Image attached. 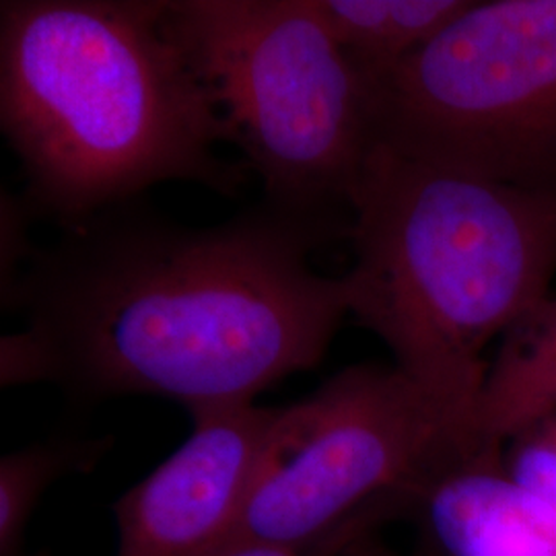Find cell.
Segmentation results:
<instances>
[{
  "mask_svg": "<svg viewBox=\"0 0 556 556\" xmlns=\"http://www.w3.org/2000/svg\"><path fill=\"white\" fill-rule=\"evenodd\" d=\"M0 220H2V305L11 307L15 291L20 287L21 277L27 264L34 258L36 250L29 241L27 229L34 220L29 208L21 199V194L2 192V206H0Z\"/></svg>",
  "mask_w": 556,
  "mask_h": 556,
  "instance_id": "4fadbf2b",
  "label": "cell"
},
{
  "mask_svg": "<svg viewBox=\"0 0 556 556\" xmlns=\"http://www.w3.org/2000/svg\"><path fill=\"white\" fill-rule=\"evenodd\" d=\"M338 238L260 202L186 227L139 200L38 248L0 340L2 388L54 383L79 402L161 396L190 415L248 406L314 369L349 318L342 277L312 254Z\"/></svg>",
  "mask_w": 556,
  "mask_h": 556,
  "instance_id": "6da1fadb",
  "label": "cell"
},
{
  "mask_svg": "<svg viewBox=\"0 0 556 556\" xmlns=\"http://www.w3.org/2000/svg\"><path fill=\"white\" fill-rule=\"evenodd\" d=\"M371 83L379 144L556 192V0H472Z\"/></svg>",
  "mask_w": 556,
  "mask_h": 556,
  "instance_id": "8992f818",
  "label": "cell"
},
{
  "mask_svg": "<svg viewBox=\"0 0 556 556\" xmlns=\"http://www.w3.org/2000/svg\"><path fill=\"white\" fill-rule=\"evenodd\" d=\"M349 239V316L383 340L404 376L472 425L484 349L548 298L556 277V192L376 142L351 197Z\"/></svg>",
  "mask_w": 556,
  "mask_h": 556,
  "instance_id": "3957f363",
  "label": "cell"
},
{
  "mask_svg": "<svg viewBox=\"0 0 556 556\" xmlns=\"http://www.w3.org/2000/svg\"><path fill=\"white\" fill-rule=\"evenodd\" d=\"M340 544L328 546V548H316V551H299V548H285V546H273V544H236L211 556H332Z\"/></svg>",
  "mask_w": 556,
  "mask_h": 556,
  "instance_id": "5bb4252c",
  "label": "cell"
},
{
  "mask_svg": "<svg viewBox=\"0 0 556 556\" xmlns=\"http://www.w3.org/2000/svg\"><path fill=\"white\" fill-rule=\"evenodd\" d=\"M0 130L21 199L60 229L163 181L241 192L245 163L169 15V0H4Z\"/></svg>",
  "mask_w": 556,
  "mask_h": 556,
  "instance_id": "7a4b0ae2",
  "label": "cell"
},
{
  "mask_svg": "<svg viewBox=\"0 0 556 556\" xmlns=\"http://www.w3.org/2000/svg\"><path fill=\"white\" fill-rule=\"evenodd\" d=\"M505 468L521 489L556 514V415L514 439Z\"/></svg>",
  "mask_w": 556,
  "mask_h": 556,
  "instance_id": "7c38bea8",
  "label": "cell"
},
{
  "mask_svg": "<svg viewBox=\"0 0 556 556\" xmlns=\"http://www.w3.org/2000/svg\"><path fill=\"white\" fill-rule=\"evenodd\" d=\"M429 556H556V514L509 477L503 447L472 441L406 498Z\"/></svg>",
  "mask_w": 556,
  "mask_h": 556,
  "instance_id": "ba28073f",
  "label": "cell"
},
{
  "mask_svg": "<svg viewBox=\"0 0 556 556\" xmlns=\"http://www.w3.org/2000/svg\"><path fill=\"white\" fill-rule=\"evenodd\" d=\"M114 438L46 439L0 459V556H21L27 523L41 495L62 477L89 475Z\"/></svg>",
  "mask_w": 556,
  "mask_h": 556,
  "instance_id": "8fae6325",
  "label": "cell"
},
{
  "mask_svg": "<svg viewBox=\"0 0 556 556\" xmlns=\"http://www.w3.org/2000/svg\"><path fill=\"white\" fill-rule=\"evenodd\" d=\"M332 556H404L388 548L383 542H379L378 538L374 536L371 530L358 532L355 536L346 538ZM415 556H429L425 553Z\"/></svg>",
  "mask_w": 556,
  "mask_h": 556,
  "instance_id": "9a60e30c",
  "label": "cell"
},
{
  "mask_svg": "<svg viewBox=\"0 0 556 556\" xmlns=\"http://www.w3.org/2000/svg\"><path fill=\"white\" fill-rule=\"evenodd\" d=\"M556 415V299H542L501 338L478 396L472 429L480 443L505 441Z\"/></svg>",
  "mask_w": 556,
  "mask_h": 556,
  "instance_id": "9c48e42d",
  "label": "cell"
},
{
  "mask_svg": "<svg viewBox=\"0 0 556 556\" xmlns=\"http://www.w3.org/2000/svg\"><path fill=\"white\" fill-rule=\"evenodd\" d=\"M169 15L262 202L349 238L376 93L314 2L169 0Z\"/></svg>",
  "mask_w": 556,
  "mask_h": 556,
  "instance_id": "277c9868",
  "label": "cell"
},
{
  "mask_svg": "<svg viewBox=\"0 0 556 556\" xmlns=\"http://www.w3.org/2000/svg\"><path fill=\"white\" fill-rule=\"evenodd\" d=\"M475 439L468 418L396 365L346 367L278 408L250 497L219 551L337 546L402 511L439 464Z\"/></svg>",
  "mask_w": 556,
  "mask_h": 556,
  "instance_id": "5b68a950",
  "label": "cell"
},
{
  "mask_svg": "<svg viewBox=\"0 0 556 556\" xmlns=\"http://www.w3.org/2000/svg\"><path fill=\"white\" fill-rule=\"evenodd\" d=\"M38 556H43V555H38Z\"/></svg>",
  "mask_w": 556,
  "mask_h": 556,
  "instance_id": "2e32d148",
  "label": "cell"
},
{
  "mask_svg": "<svg viewBox=\"0 0 556 556\" xmlns=\"http://www.w3.org/2000/svg\"><path fill=\"white\" fill-rule=\"evenodd\" d=\"M278 408L194 413L178 450L114 505L118 556H211L250 497Z\"/></svg>",
  "mask_w": 556,
  "mask_h": 556,
  "instance_id": "52a82bcc",
  "label": "cell"
},
{
  "mask_svg": "<svg viewBox=\"0 0 556 556\" xmlns=\"http://www.w3.org/2000/svg\"><path fill=\"white\" fill-rule=\"evenodd\" d=\"M358 71L378 79L459 17L472 0H312Z\"/></svg>",
  "mask_w": 556,
  "mask_h": 556,
  "instance_id": "30bf717a",
  "label": "cell"
}]
</instances>
